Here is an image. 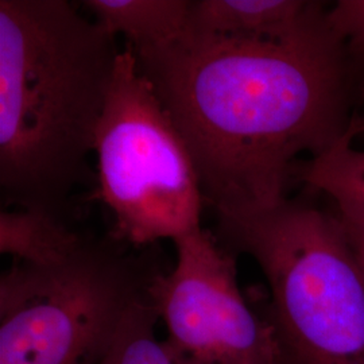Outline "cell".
<instances>
[{"instance_id": "1", "label": "cell", "mask_w": 364, "mask_h": 364, "mask_svg": "<svg viewBox=\"0 0 364 364\" xmlns=\"http://www.w3.org/2000/svg\"><path fill=\"white\" fill-rule=\"evenodd\" d=\"M132 53L216 215L273 208L287 198L297 156H321L351 127L352 69L324 7L284 37L185 26L170 42Z\"/></svg>"}, {"instance_id": "2", "label": "cell", "mask_w": 364, "mask_h": 364, "mask_svg": "<svg viewBox=\"0 0 364 364\" xmlns=\"http://www.w3.org/2000/svg\"><path fill=\"white\" fill-rule=\"evenodd\" d=\"M120 50L66 0H0V188L63 216L82 181Z\"/></svg>"}, {"instance_id": "3", "label": "cell", "mask_w": 364, "mask_h": 364, "mask_svg": "<svg viewBox=\"0 0 364 364\" xmlns=\"http://www.w3.org/2000/svg\"><path fill=\"white\" fill-rule=\"evenodd\" d=\"M216 216L221 245L251 257L267 281L263 316L282 364H364V273L340 219L287 197Z\"/></svg>"}, {"instance_id": "4", "label": "cell", "mask_w": 364, "mask_h": 364, "mask_svg": "<svg viewBox=\"0 0 364 364\" xmlns=\"http://www.w3.org/2000/svg\"><path fill=\"white\" fill-rule=\"evenodd\" d=\"M117 239H85L52 266L14 262L0 277V364H102L156 274Z\"/></svg>"}, {"instance_id": "5", "label": "cell", "mask_w": 364, "mask_h": 364, "mask_svg": "<svg viewBox=\"0 0 364 364\" xmlns=\"http://www.w3.org/2000/svg\"><path fill=\"white\" fill-rule=\"evenodd\" d=\"M93 151L119 242L144 247L201 227L205 201L192 156L129 46L117 57Z\"/></svg>"}, {"instance_id": "6", "label": "cell", "mask_w": 364, "mask_h": 364, "mask_svg": "<svg viewBox=\"0 0 364 364\" xmlns=\"http://www.w3.org/2000/svg\"><path fill=\"white\" fill-rule=\"evenodd\" d=\"M174 245V267L150 287L173 364H282L272 326L239 289L236 255L203 227Z\"/></svg>"}, {"instance_id": "7", "label": "cell", "mask_w": 364, "mask_h": 364, "mask_svg": "<svg viewBox=\"0 0 364 364\" xmlns=\"http://www.w3.org/2000/svg\"><path fill=\"white\" fill-rule=\"evenodd\" d=\"M323 7L308 0H191L186 27L215 36L277 38L299 30Z\"/></svg>"}, {"instance_id": "8", "label": "cell", "mask_w": 364, "mask_h": 364, "mask_svg": "<svg viewBox=\"0 0 364 364\" xmlns=\"http://www.w3.org/2000/svg\"><path fill=\"white\" fill-rule=\"evenodd\" d=\"M93 21L132 50L164 45L186 26L191 0H87Z\"/></svg>"}, {"instance_id": "9", "label": "cell", "mask_w": 364, "mask_h": 364, "mask_svg": "<svg viewBox=\"0 0 364 364\" xmlns=\"http://www.w3.org/2000/svg\"><path fill=\"white\" fill-rule=\"evenodd\" d=\"M85 237L69 228L63 216L43 209L0 213V251L14 262L52 266L68 259Z\"/></svg>"}, {"instance_id": "10", "label": "cell", "mask_w": 364, "mask_h": 364, "mask_svg": "<svg viewBox=\"0 0 364 364\" xmlns=\"http://www.w3.org/2000/svg\"><path fill=\"white\" fill-rule=\"evenodd\" d=\"M359 134L360 122L353 119L346 135L321 156L311 158L294 176L332 197L340 218L364 223V150L352 147L353 136Z\"/></svg>"}, {"instance_id": "11", "label": "cell", "mask_w": 364, "mask_h": 364, "mask_svg": "<svg viewBox=\"0 0 364 364\" xmlns=\"http://www.w3.org/2000/svg\"><path fill=\"white\" fill-rule=\"evenodd\" d=\"M158 321L161 320L149 293L123 320L102 364H173L162 340L156 338Z\"/></svg>"}, {"instance_id": "12", "label": "cell", "mask_w": 364, "mask_h": 364, "mask_svg": "<svg viewBox=\"0 0 364 364\" xmlns=\"http://www.w3.org/2000/svg\"><path fill=\"white\" fill-rule=\"evenodd\" d=\"M326 22L341 42L352 70L364 72V0H338L326 10Z\"/></svg>"}, {"instance_id": "13", "label": "cell", "mask_w": 364, "mask_h": 364, "mask_svg": "<svg viewBox=\"0 0 364 364\" xmlns=\"http://www.w3.org/2000/svg\"><path fill=\"white\" fill-rule=\"evenodd\" d=\"M338 219L343 224L344 232L347 235V239H348L364 273V223L347 220L340 216H338Z\"/></svg>"}, {"instance_id": "14", "label": "cell", "mask_w": 364, "mask_h": 364, "mask_svg": "<svg viewBox=\"0 0 364 364\" xmlns=\"http://www.w3.org/2000/svg\"><path fill=\"white\" fill-rule=\"evenodd\" d=\"M363 131H364V122H363Z\"/></svg>"}]
</instances>
